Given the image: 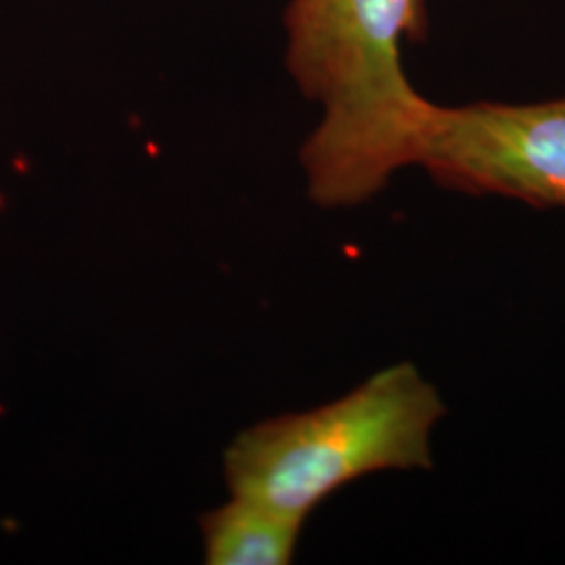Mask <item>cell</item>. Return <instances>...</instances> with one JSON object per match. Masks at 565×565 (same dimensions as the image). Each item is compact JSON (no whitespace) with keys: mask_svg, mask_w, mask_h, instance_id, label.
<instances>
[{"mask_svg":"<svg viewBox=\"0 0 565 565\" xmlns=\"http://www.w3.org/2000/svg\"><path fill=\"white\" fill-rule=\"evenodd\" d=\"M446 404L413 363L377 371L333 403L252 425L224 452L233 497L306 520L343 486L434 467Z\"/></svg>","mask_w":565,"mask_h":565,"instance_id":"2","label":"cell"},{"mask_svg":"<svg viewBox=\"0 0 565 565\" xmlns=\"http://www.w3.org/2000/svg\"><path fill=\"white\" fill-rule=\"evenodd\" d=\"M302 518L233 497L200 518L207 565H287L296 559Z\"/></svg>","mask_w":565,"mask_h":565,"instance_id":"4","label":"cell"},{"mask_svg":"<svg viewBox=\"0 0 565 565\" xmlns=\"http://www.w3.org/2000/svg\"><path fill=\"white\" fill-rule=\"evenodd\" d=\"M415 166L450 191L565 210V97L434 103Z\"/></svg>","mask_w":565,"mask_h":565,"instance_id":"3","label":"cell"},{"mask_svg":"<svg viewBox=\"0 0 565 565\" xmlns=\"http://www.w3.org/2000/svg\"><path fill=\"white\" fill-rule=\"evenodd\" d=\"M287 67L323 118L303 142L308 195L354 207L415 166L434 102L404 74L403 42L425 39L427 0H291Z\"/></svg>","mask_w":565,"mask_h":565,"instance_id":"1","label":"cell"}]
</instances>
